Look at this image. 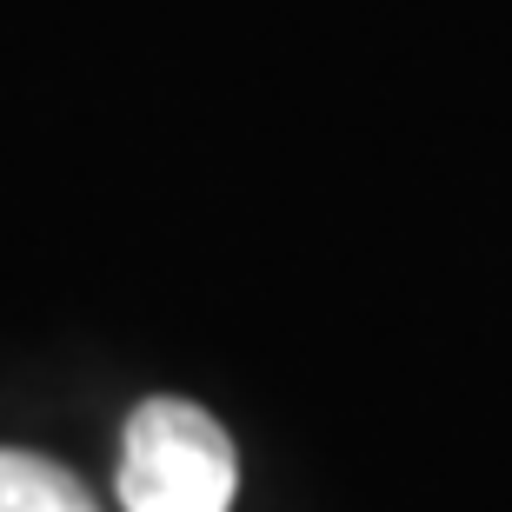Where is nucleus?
<instances>
[{
    "instance_id": "2",
    "label": "nucleus",
    "mask_w": 512,
    "mask_h": 512,
    "mask_svg": "<svg viewBox=\"0 0 512 512\" xmlns=\"http://www.w3.org/2000/svg\"><path fill=\"white\" fill-rule=\"evenodd\" d=\"M0 512H100V499L60 459L0 446Z\"/></svg>"
},
{
    "instance_id": "1",
    "label": "nucleus",
    "mask_w": 512,
    "mask_h": 512,
    "mask_svg": "<svg viewBox=\"0 0 512 512\" xmlns=\"http://www.w3.org/2000/svg\"><path fill=\"white\" fill-rule=\"evenodd\" d=\"M240 453L207 406L153 393L120 433V506L127 512H233Z\"/></svg>"
}]
</instances>
